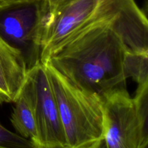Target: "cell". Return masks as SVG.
<instances>
[{"mask_svg": "<svg viewBox=\"0 0 148 148\" xmlns=\"http://www.w3.org/2000/svg\"><path fill=\"white\" fill-rule=\"evenodd\" d=\"M128 52L112 20H86L45 63L103 102L110 94L127 89L124 62Z\"/></svg>", "mask_w": 148, "mask_h": 148, "instance_id": "cell-1", "label": "cell"}, {"mask_svg": "<svg viewBox=\"0 0 148 148\" xmlns=\"http://www.w3.org/2000/svg\"><path fill=\"white\" fill-rule=\"evenodd\" d=\"M59 109L68 148H79L103 139V102L69 82L45 63Z\"/></svg>", "mask_w": 148, "mask_h": 148, "instance_id": "cell-2", "label": "cell"}, {"mask_svg": "<svg viewBox=\"0 0 148 148\" xmlns=\"http://www.w3.org/2000/svg\"><path fill=\"white\" fill-rule=\"evenodd\" d=\"M148 85L137 86L133 97L127 89L103 100V134L106 148H147Z\"/></svg>", "mask_w": 148, "mask_h": 148, "instance_id": "cell-3", "label": "cell"}, {"mask_svg": "<svg viewBox=\"0 0 148 148\" xmlns=\"http://www.w3.org/2000/svg\"><path fill=\"white\" fill-rule=\"evenodd\" d=\"M46 0L0 1V38L21 52L30 69L40 63Z\"/></svg>", "mask_w": 148, "mask_h": 148, "instance_id": "cell-4", "label": "cell"}, {"mask_svg": "<svg viewBox=\"0 0 148 148\" xmlns=\"http://www.w3.org/2000/svg\"><path fill=\"white\" fill-rule=\"evenodd\" d=\"M40 148H68L57 103L44 64L28 71Z\"/></svg>", "mask_w": 148, "mask_h": 148, "instance_id": "cell-5", "label": "cell"}, {"mask_svg": "<svg viewBox=\"0 0 148 148\" xmlns=\"http://www.w3.org/2000/svg\"><path fill=\"white\" fill-rule=\"evenodd\" d=\"M87 20H112L113 27L131 52H148V23L134 0H93Z\"/></svg>", "mask_w": 148, "mask_h": 148, "instance_id": "cell-6", "label": "cell"}, {"mask_svg": "<svg viewBox=\"0 0 148 148\" xmlns=\"http://www.w3.org/2000/svg\"><path fill=\"white\" fill-rule=\"evenodd\" d=\"M93 8V0H66L48 10L42 33L40 63L44 64L88 20Z\"/></svg>", "mask_w": 148, "mask_h": 148, "instance_id": "cell-7", "label": "cell"}, {"mask_svg": "<svg viewBox=\"0 0 148 148\" xmlns=\"http://www.w3.org/2000/svg\"><path fill=\"white\" fill-rule=\"evenodd\" d=\"M28 71L21 52L0 38V104L14 102Z\"/></svg>", "mask_w": 148, "mask_h": 148, "instance_id": "cell-8", "label": "cell"}, {"mask_svg": "<svg viewBox=\"0 0 148 148\" xmlns=\"http://www.w3.org/2000/svg\"><path fill=\"white\" fill-rule=\"evenodd\" d=\"M13 103L14 106L10 120L17 131L16 133L30 141L35 148H40L35 115L33 91L27 77Z\"/></svg>", "mask_w": 148, "mask_h": 148, "instance_id": "cell-9", "label": "cell"}, {"mask_svg": "<svg viewBox=\"0 0 148 148\" xmlns=\"http://www.w3.org/2000/svg\"><path fill=\"white\" fill-rule=\"evenodd\" d=\"M124 71L127 79L131 78L137 86L148 85V52H127Z\"/></svg>", "mask_w": 148, "mask_h": 148, "instance_id": "cell-10", "label": "cell"}, {"mask_svg": "<svg viewBox=\"0 0 148 148\" xmlns=\"http://www.w3.org/2000/svg\"><path fill=\"white\" fill-rule=\"evenodd\" d=\"M0 146L7 148H35L30 141L8 130L0 123Z\"/></svg>", "mask_w": 148, "mask_h": 148, "instance_id": "cell-11", "label": "cell"}, {"mask_svg": "<svg viewBox=\"0 0 148 148\" xmlns=\"http://www.w3.org/2000/svg\"><path fill=\"white\" fill-rule=\"evenodd\" d=\"M66 1V0H46L49 10L55 8L56 6H58L59 4H60L61 3L64 2V1Z\"/></svg>", "mask_w": 148, "mask_h": 148, "instance_id": "cell-12", "label": "cell"}, {"mask_svg": "<svg viewBox=\"0 0 148 148\" xmlns=\"http://www.w3.org/2000/svg\"><path fill=\"white\" fill-rule=\"evenodd\" d=\"M90 148H106V146L105 142H104L103 139H101L98 142H97L92 147Z\"/></svg>", "mask_w": 148, "mask_h": 148, "instance_id": "cell-13", "label": "cell"}, {"mask_svg": "<svg viewBox=\"0 0 148 148\" xmlns=\"http://www.w3.org/2000/svg\"><path fill=\"white\" fill-rule=\"evenodd\" d=\"M96 142H95V143H93V144H91V145H86V146L81 147H79V148H90V147H92L93 146V145H95V144L96 143ZM0 148H7V147H1V146H0Z\"/></svg>", "mask_w": 148, "mask_h": 148, "instance_id": "cell-14", "label": "cell"}, {"mask_svg": "<svg viewBox=\"0 0 148 148\" xmlns=\"http://www.w3.org/2000/svg\"><path fill=\"white\" fill-rule=\"evenodd\" d=\"M0 1H2V0H0Z\"/></svg>", "mask_w": 148, "mask_h": 148, "instance_id": "cell-15", "label": "cell"}, {"mask_svg": "<svg viewBox=\"0 0 148 148\" xmlns=\"http://www.w3.org/2000/svg\"></svg>", "mask_w": 148, "mask_h": 148, "instance_id": "cell-16", "label": "cell"}]
</instances>
